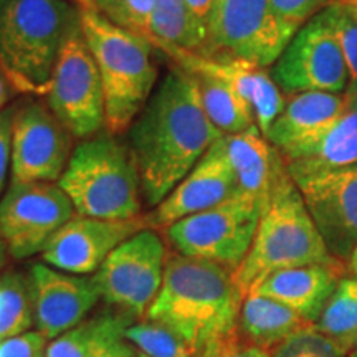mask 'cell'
Listing matches in <instances>:
<instances>
[{"label": "cell", "instance_id": "5bb4252c", "mask_svg": "<svg viewBox=\"0 0 357 357\" xmlns=\"http://www.w3.org/2000/svg\"><path fill=\"white\" fill-rule=\"evenodd\" d=\"M73 134L47 102L15 106L10 182H58L73 153Z\"/></svg>", "mask_w": 357, "mask_h": 357}, {"label": "cell", "instance_id": "8d00e7d4", "mask_svg": "<svg viewBox=\"0 0 357 357\" xmlns=\"http://www.w3.org/2000/svg\"><path fill=\"white\" fill-rule=\"evenodd\" d=\"M185 2L187 6H189L194 19L197 20V24L202 26L205 35H207L208 20H211V13L215 0H185Z\"/></svg>", "mask_w": 357, "mask_h": 357}, {"label": "cell", "instance_id": "9c48e42d", "mask_svg": "<svg viewBox=\"0 0 357 357\" xmlns=\"http://www.w3.org/2000/svg\"><path fill=\"white\" fill-rule=\"evenodd\" d=\"M287 169L328 252L341 263L349 260L357 247V164L319 167L289 162Z\"/></svg>", "mask_w": 357, "mask_h": 357}, {"label": "cell", "instance_id": "f1b7e54d", "mask_svg": "<svg viewBox=\"0 0 357 357\" xmlns=\"http://www.w3.org/2000/svg\"><path fill=\"white\" fill-rule=\"evenodd\" d=\"M124 339L147 357H195L177 334L153 321L131 324L124 331Z\"/></svg>", "mask_w": 357, "mask_h": 357}, {"label": "cell", "instance_id": "9a60e30c", "mask_svg": "<svg viewBox=\"0 0 357 357\" xmlns=\"http://www.w3.org/2000/svg\"><path fill=\"white\" fill-rule=\"evenodd\" d=\"M144 229H149L147 217L105 220L75 213L45 247L42 260L65 273H96L113 250Z\"/></svg>", "mask_w": 357, "mask_h": 357}, {"label": "cell", "instance_id": "1f68e13d", "mask_svg": "<svg viewBox=\"0 0 357 357\" xmlns=\"http://www.w3.org/2000/svg\"><path fill=\"white\" fill-rule=\"evenodd\" d=\"M271 357H347V354L331 339L306 324L280 342L271 351Z\"/></svg>", "mask_w": 357, "mask_h": 357}, {"label": "cell", "instance_id": "f546056e", "mask_svg": "<svg viewBox=\"0 0 357 357\" xmlns=\"http://www.w3.org/2000/svg\"><path fill=\"white\" fill-rule=\"evenodd\" d=\"M89 8L119 29L149 37V22L155 0H88Z\"/></svg>", "mask_w": 357, "mask_h": 357}, {"label": "cell", "instance_id": "ab89813d", "mask_svg": "<svg viewBox=\"0 0 357 357\" xmlns=\"http://www.w3.org/2000/svg\"><path fill=\"white\" fill-rule=\"evenodd\" d=\"M344 98L347 102H351V105H356L357 106V83L354 84H349L344 93Z\"/></svg>", "mask_w": 357, "mask_h": 357}, {"label": "cell", "instance_id": "4dcf8cb0", "mask_svg": "<svg viewBox=\"0 0 357 357\" xmlns=\"http://www.w3.org/2000/svg\"><path fill=\"white\" fill-rule=\"evenodd\" d=\"M331 26L342 55H344L347 71H349V84L357 83V19L349 12L341 0H336L319 12Z\"/></svg>", "mask_w": 357, "mask_h": 357}, {"label": "cell", "instance_id": "5b68a950", "mask_svg": "<svg viewBox=\"0 0 357 357\" xmlns=\"http://www.w3.org/2000/svg\"><path fill=\"white\" fill-rule=\"evenodd\" d=\"M82 32L100 71L106 129L121 136L155 89L154 47L147 38L119 29L91 8H82Z\"/></svg>", "mask_w": 357, "mask_h": 357}, {"label": "cell", "instance_id": "7c38bea8", "mask_svg": "<svg viewBox=\"0 0 357 357\" xmlns=\"http://www.w3.org/2000/svg\"><path fill=\"white\" fill-rule=\"evenodd\" d=\"M166 260L162 238L154 229H144L113 250L93 278L109 306L141 316L162 287Z\"/></svg>", "mask_w": 357, "mask_h": 357}, {"label": "cell", "instance_id": "d4e9b609", "mask_svg": "<svg viewBox=\"0 0 357 357\" xmlns=\"http://www.w3.org/2000/svg\"><path fill=\"white\" fill-rule=\"evenodd\" d=\"M190 75L197 83L205 113L223 136L243 132L248 128L255 126V114L250 102L229 83L211 75Z\"/></svg>", "mask_w": 357, "mask_h": 357}, {"label": "cell", "instance_id": "ac0fdd59", "mask_svg": "<svg viewBox=\"0 0 357 357\" xmlns=\"http://www.w3.org/2000/svg\"><path fill=\"white\" fill-rule=\"evenodd\" d=\"M154 47V45H153ZM172 60L178 68L189 73H204L229 83L252 106L255 123L268 134L271 124L284 108L287 96L281 91L268 68L230 56H207L197 52H185L172 47H154Z\"/></svg>", "mask_w": 357, "mask_h": 357}, {"label": "cell", "instance_id": "484cf974", "mask_svg": "<svg viewBox=\"0 0 357 357\" xmlns=\"http://www.w3.org/2000/svg\"><path fill=\"white\" fill-rule=\"evenodd\" d=\"M147 40L154 47L200 53L207 43V35L194 19L185 0H155Z\"/></svg>", "mask_w": 357, "mask_h": 357}, {"label": "cell", "instance_id": "6da1fadb", "mask_svg": "<svg viewBox=\"0 0 357 357\" xmlns=\"http://www.w3.org/2000/svg\"><path fill=\"white\" fill-rule=\"evenodd\" d=\"M142 199L158 207L223 134L205 113L197 83L174 65L128 129Z\"/></svg>", "mask_w": 357, "mask_h": 357}, {"label": "cell", "instance_id": "d6a6232c", "mask_svg": "<svg viewBox=\"0 0 357 357\" xmlns=\"http://www.w3.org/2000/svg\"><path fill=\"white\" fill-rule=\"evenodd\" d=\"M336 0H271L275 17L289 38Z\"/></svg>", "mask_w": 357, "mask_h": 357}, {"label": "cell", "instance_id": "b9f144b4", "mask_svg": "<svg viewBox=\"0 0 357 357\" xmlns=\"http://www.w3.org/2000/svg\"><path fill=\"white\" fill-rule=\"evenodd\" d=\"M341 2L349 8V12L357 19V0H341Z\"/></svg>", "mask_w": 357, "mask_h": 357}, {"label": "cell", "instance_id": "bcb514c9", "mask_svg": "<svg viewBox=\"0 0 357 357\" xmlns=\"http://www.w3.org/2000/svg\"><path fill=\"white\" fill-rule=\"evenodd\" d=\"M137 357H147V356H144V354H142V356H137Z\"/></svg>", "mask_w": 357, "mask_h": 357}, {"label": "cell", "instance_id": "836d02e7", "mask_svg": "<svg viewBox=\"0 0 357 357\" xmlns=\"http://www.w3.org/2000/svg\"><path fill=\"white\" fill-rule=\"evenodd\" d=\"M47 341L40 331H26L0 341V357H47Z\"/></svg>", "mask_w": 357, "mask_h": 357}, {"label": "cell", "instance_id": "8992f818", "mask_svg": "<svg viewBox=\"0 0 357 357\" xmlns=\"http://www.w3.org/2000/svg\"><path fill=\"white\" fill-rule=\"evenodd\" d=\"M337 263L328 252L288 169L276 182L248 255L234 273L243 296L266 276L288 268Z\"/></svg>", "mask_w": 357, "mask_h": 357}, {"label": "cell", "instance_id": "603a6c76", "mask_svg": "<svg viewBox=\"0 0 357 357\" xmlns=\"http://www.w3.org/2000/svg\"><path fill=\"white\" fill-rule=\"evenodd\" d=\"M284 162L319 167H346L357 164V106L346 101V109L323 132L281 155Z\"/></svg>", "mask_w": 357, "mask_h": 357}, {"label": "cell", "instance_id": "ee69618b", "mask_svg": "<svg viewBox=\"0 0 357 357\" xmlns=\"http://www.w3.org/2000/svg\"><path fill=\"white\" fill-rule=\"evenodd\" d=\"M75 3H77V6H79L82 8H89V2L88 0H73Z\"/></svg>", "mask_w": 357, "mask_h": 357}, {"label": "cell", "instance_id": "f35d334b", "mask_svg": "<svg viewBox=\"0 0 357 357\" xmlns=\"http://www.w3.org/2000/svg\"><path fill=\"white\" fill-rule=\"evenodd\" d=\"M100 357H137V352H136V349H134L132 344H129V342H124V341H119V342H116L114 346H111L109 349Z\"/></svg>", "mask_w": 357, "mask_h": 357}, {"label": "cell", "instance_id": "83f0119b", "mask_svg": "<svg viewBox=\"0 0 357 357\" xmlns=\"http://www.w3.org/2000/svg\"><path fill=\"white\" fill-rule=\"evenodd\" d=\"M32 323L33 303L29 275L3 270L0 273V341L26 333Z\"/></svg>", "mask_w": 357, "mask_h": 357}, {"label": "cell", "instance_id": "d6986e66", "mask_svg": "<svg viewBox=\"0 0 357 357\" xmlns=\"http://www.w3.org/2000/svg\"><path fill=\"white\" fill-rule=\"evenodd\" d=\"M341 278V261L316 263L271 273L250 293L283 303L298 312L307 324H312L318 319Z\"/></svg>", "mask_w": 357, "mask_h": 357}, {"label": "cell", "instance_id": "52a82bcc", "mask_svg": "<svg viewBox=\"0 0 357 357\" xmlns=\"http://www.w3.org/2000/svg\"><path fill=\"white\" fill-rule=\"evenodd\" d=\"M261 215L260 204L235 192L223 204L182 218L164 231L181 255L217 263L235 273L248 255Z\"/></svg>", "mask_w": 357, "mask_h": 357}, {"label": "cell", "instance_id": "cb8c5ba5", "mask_svg": "<svg viewBox=\"0 0 357 357\" xmlns=\"http://www.w3.org/2000/svg\"><path fill=\"white\" fill-rule=\"evenodd\" d=\"M132 321V314L116 307L84 319L53 339L47 346V357H100L116 342L123 341L124 331Z\"/></svg>", "mask_w": 357, "mask_h": 357}, {"label": "cell", "instance_id": "f6af8a7d", "mask_svg": "<svg viewBox=\"0 0 357 357\" xmlns=\"http://www.w3.org/2000/svg\"><path fill=\"white\" fill-rule=\"evenodd\" d=\"M347 357H357V346L349 352V354H347Z\"/></svg>", "mask_w": 357, "mask_h": 357}, {"label": "cell", "instance_id": "3957f363", "mask_svg": "<svg viewBox=\"0 0 357 357\" xmlns=\"http://www.w3.org/2000/svg\"><path fill=\"white\" fill-rule=\"evenodd\" d=\"M79 20L82 7L73 0H0V68L17 93L45 96Z\"/></svg>", "mask_w": 357, "mask_h": 357}, {"label": "cell", "instance_id": "e575fe53", "mask_svg": "<svg viewBox=\"0 0 357 357\" xmlns=\"http://www.w3.org/2000/svg\"><path fill=\"white\" fill-rule=\"evenodd\" d=\"M15 106L0 111V199L7 189V177L12 164V126Z\"/></svg>", "mask_w": 357, "mask_h": 357}, {"label": "cell", "instance_id": "30bf717a", "mask_svg": "<svg viewBox=\"0 0 357 357\" xmlns=\"http://www.w3.org/2000/svg\"><path fill=\"white\" fill-rule=\"evenodd\" d=\"M75 213L56 182H10L0 199V242L12 258L25 260L42 253Z\"/></svg>", "mask_w": 357, "mask_h": 357}, {"label": "cell", "instance_id": "44dd1931", "mask_svg": "<svg viewBox=\"0 0 357 357\" xmlns=\"http://www.w3.org/2000/svg\"><path fill=\"white\" fill-rule=\"evenodd\" d=\"M344 109V95L319 91L289 95L283 111L271 124L266 139L284 155L323 132Z\"/></svg>", "mask_w": 357, "mask_h": 357}, {"label": "cell", "instance_id": "74e56055", "mask_svg": "<svg viewBox=\"0 0 357 357\" xmlns=\"http://www.w3.org/2000/svg\"><path fill=\"white\" fill-rule=\"evenodd\" d=\"M17 95L15 88L12 86V83L8 82L7 75L3 73V70L0 68V111L8 108V102L13 96Z\"/></svg>", "mask_w": 357, "mask_h": 357}, {"label": "cell", "instance_id": "4fadbf2b", "mask_svg": "<svg viewBox=\"0 0 357 357\" xmlns=\"http://www.w3.org/2000/svg\"><path fill=\"white\" fill-rule=\"evenodd\" d=\"M270 73L287 96L310 91L344 95L349 86L344 55L321 13L294 33Z\"/></svg>", "mask_w": 357, "mask_h": 357}, {"label": "cell", "instance_id": "d590c367", "mask_svg": "<svg viewBox=\"0 0 357 357\" xmlns=\"http://www.w3.org/2000/svg\"><path fill=\"white\" fill-rule=\"evenodd\" d=\"M204 357H271V351L250 344L236 333L234 337L227 339L225 342L207 352Z\"/></svg>", "mask_w": 357, "mask_h": 357}, {"label": "cell", "instance_id": "7a4b0ae2", "mask_svg": "<svg viewBox=\"0 0 357 357\" xmlns=\"http://www.w3.org/2000/svg\"><path fill=\"white\" fill-rule=\"evenodd\" d=\"M243 293L229 268L190 258L167 255L162 287L146 318L177 334L195 357H204L238 329Z\"/></svg>", "mask_w": 357, "mask_h": 357}, {"label": "cell", "instance_id": "7402d4cb", "mask_svg": "<svg viewBox=\"0 0 357 357\" xmlns=\"http://www.w3.org/2000/svg\"><path fill=\"white\" fill-rule=\"evenodd\" d=\"M307 323L283 303L250 293L243 298L236 329L250 344L273 351Z\"/></svg>", "mask_w": 357, "mask_h": 357}, {"label": "cell", "instance_id": "60d3db41", "mask_svg": "<svg viewBox=\"0 0 357 357\" xmlns=\"http://www.w3.org/2000/svg\"><path fill=\"white\" fill-rule=\"evenodd\" d=\"M347 263H349V270L352 273V278L357 281V247L354 248V252L351 253V257H349V260H347Z\"/></svg>", "mask_w": 357, "mask_h": 357}, {"label": "cell", "instance_id": "277c9868", "mask_svg": "<svg viewBox=\"0 0 357 357\" xmlns=\"http://www.w3.org/2000/svg\"><path fill=\"white\" fill-rule=\"evenodd\" d=\"M77 215L105 220L141 217V178L131 151L119 136L102 129L75 146L56 182Z\"/></svg>", "mask_w": 357, "mask_h": 357}, {"label": "cell", "instance_id": "ffe728a7", "mask_svg": "<svg viewBox=\"0 0 357 357\" xmlns=\"http://www.w3.org/2000/svg\"><path fill=\"white\" fill-rule=\"evenodd\" d=\"M227 153L236 178V192L260 204H270L276 182L287 172V162L258 126L225 136Z\"/></svg>", "mask_w": 357, "mask_h": 357}, {"label": "cell", "instance_id": "8fae6325", "mask_svg": "<svg viewBox=\"0 0 357 357\" xmlns=\"http://www.w3.org/2000/svg\"><path fill=\"white\" fill-rule=\"evenodd\" d=\"M289 38L271 0H215L202 55L230 56L271 68Z\"/></svg>", "mask_w": 357, "mask_h": 357}, {"label": "cell", "instance_id": "e0dca14e", "mask_svg": "<svg viewBox=\"0 0 357 357\" xmlns=\"http://www.w3.org/2000/svg\"><path fill=\"white\" fill-rule=\"evenodd\" d=\"M235 192L236 178L223 136L208 147L190 172L147 215L149 229H166L182 218L217 207L234 197Z\"/></svg>", "mask_w": 357, "mask_h": 357}, {"label": "cell", "instance_id": "2e32d148", "mask_svg": "<svg viewBox=\"0 0 357 357\" xmlns=\"http://www.w3.org/2000/svg\"><path fill=\"white\" fill-rule=\"evenodd\" d=\"M29 280L33 321L48 341L84 321L101 298L93 276L65 273L45 263L30 266Z\"/></svg>", "mask_w": 357, "mask_h": 357}, {"label": "cell", "instance_id": "ba28073f", "mask_svg": "<svg viewBox=\"0 0 357 357\" xmlns=\"http://www.w3.org/2000/svg\"><path fill=\"white\" fill-rule=\"evenodd\" d=\"M43 98L75 139H88L106 129L101 77L83 37L82 20L61 47Z\"/></svg>", "mask_w": 357, "mask_h": 357}, {"label": "cell", "instance_id": "7bdbcfd3", "mask_svg": "<svg viewBox=\"0 0 357 357\" xmlns=\"http://www.w3.org/2000/svg\"><path fill=\"white\" fill-rule=\"evenodd\" d=\"M7 255H8V253H7L6 245L0 242V273H2V271H3V263H6V257Z\"/></svg>", "mask_w": 357, "mask_h": 357}, {"label": "cell", "instance_id": "4316f807", "mask_svg": "<svg viewBox=\"0 0 357 357\" xmlns=\"http://www.w3.org/2000/svg\"><path fill=\"white\" fill-rule=\"evenodd\" d=\"M346 354L357 346V281L342 276L318 319L311 324Z\"/></svg>", "mask_w": 357, "mask_h": 357}]
</instances>
